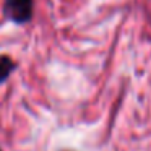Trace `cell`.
<instances>
[{
    "label": "cell",
    "instance_id": "6da1fadb",
    "mask_svg": "<svg viewBox=\"0 0 151 151\" xmlns=\"http://www.w3.org/2000/svg\"><path fill=\"white\" fill-rule=\"evenodd\" d=\"M2 13L8 21L18 24H28L34 15V0H4Z\"/></svg>",
    "mask_w": 151,
    "mask_h": 151
},
{
    "label": "cell",
    "instance_id": "7a4b0ae2",
    "mask_svg": "<svg viewBox=\"0 0 151 151\" xmlns=\"http://www.w3.org/2000/svg\"><path fill=\"white\" fill-rule=\"evenodd\" d=\"M17 68L18 63L13 57L7 55V54H0V85L7 83Z\"/></svg>",
    "mask_w": 151,
    "mask_h": 151
},
{
    "label": "cell",
    "instance_id": "3957f363",
    "mask_svg": "<svg viewBox=\"0 0 151 151\" xmlns=\"http://www.w3.org/2000/svg\"><path fill=\"white\" fill-rule=\"evenodd\" d=\"M0 151H2V148H0Z\"/></svg>",
    "mask_w": 151,
    "mask_h": 151
}]
</instances>
